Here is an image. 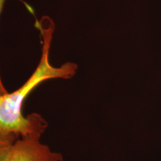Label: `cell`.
Listing matches in <instances>:
<instances>
[{
  "mask_svg": "<svg viewBox=\"0 0 161 161\" xmlns=\"http://www.w3.org/2000/svg\"><path fill=\"white\" fill-rule=\"evenodd\" d=\"M37 27L42 37V54L32 75L15 91L0 95V131L19 136H40L47 128V122L37 113L23 116V107L28 96L45 80L55 78L69 79L76 74L78 65L66 62L56 67L49 61V51L55 24L48 17L37 20Z\"/></svg>",
  "mask_w": 161,
  "mask_h": 161,
  "instance_id": "6da1fadb",
  "label": "cell"
},
{
  "mask_svg": "<svg viewBox=\"0 0 161 161\" xmlns=\"http://www.w3.org/2000/svg\"><path fill=\"white\" fill-rule=\"evenodd\" d=\"M40 137L20 136L0 161H64L61 154L42 143Z\"/></svg>",
  "mask_w": 161,
  "mask_h": 161,
  "instance_id": "7a4b0ae2",
  "label": "cell"
},
{
  "mask_svg": "<svg viewBox=\"0 0 161 161\" xmlns=\"http://www.w3.org/2000/svg\"><path fill=\"white\" fill-rule=\"evenodd\" d=\"M6 0H0V14H1L2 11H3L4 5H5ZM8 93L7 90L4 86L3 80L1 79V76H0V95H4V94Z\"/></svg>",
  "mask_w": 161,
  "mask_h": 161,
  "instance_id": "277c9868",
  "label": "cell"
},
{
  "mask_svg": "<svg viewBox=\"0 0 161 161\" xmlns=\"http://www.w3.org/2000/svg\"><path fill=\"white\" fill-rule=\"evenodd\" d=\"M20 136L15 134H6L0 131V160L5 157L14 142Z\"/></svg>",
  "mask_w": 161,
  "mask_h": 161,
  "instance_id": "3957f363",
  "label": "cell"
}]
</instances>
